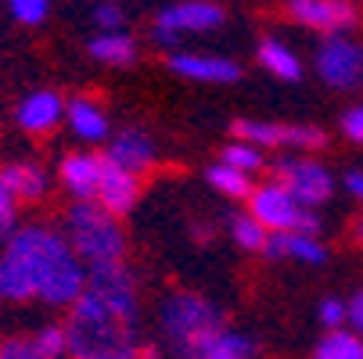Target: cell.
I'll return each mask as SVG.
<instances>
[{
    "instance_id": "obj_1",
    "label": "cell",
    "mask_w": 363,
    "mask_h": 359,
    "mask_svg": "<svg viewBox=\"0 0 363 359\" xmlns=\"http://www.w3.org/2000/svg\"><path fill=\"white\" fill-rule=\"evenodd\" d=\"M137 277L119 266L86 270L83 295L69 305V359H137Z\"/></svg>"
},
{
    "instance_id": "obj_2",
    "label": "cell",
    "mask_w": 363,
    "mask_h": 359,
    "mask_svg": "<svg viewBox=\"0 0 363 359\" xmlns=\"http://www.w3.org/2000/svg\"><path fill=\"white\" fill-rule=\"evenodd\" d=\"M0 280L8 302L69 309L86 287V266L76 259L65 234L50 227H18L0 255Z\"/></svg>"
},
{
    "instance_id": "obj_3",
    "label": "cell",
    "mask_w": 363,
    "mask_h": 359,
    "mask_svg": "<svg viewBox=\"0 0 363 359\" xmlns=\"http://www.w3.org/2000/svg\"><path fill=\"white\" fill-rule=\"evenodd\" d=\"M159 327L177 359H201L227 324L209 298L194 291H173L159 305Z\"/></svg>"
},
{
    "instance_id": "obj_4",
    "label": "cell",
    "mask_w": 363,
    "mask_h": 359,
    "mask_svg": "<svg viewBox=\"0 0 363 359\" xmlns=\"http://www.w3.org/2000/svg\"><path fill=\"white\" fill-rule=\"evenodd\" d=\"M65 241L86 270L126 263V234L123 223L105 212L97 201H76L65 212Z\"/></svg>"
},
{
    "instance_id": "obj_5",
    "label": "cell",
    "mask_w": 363,
    "mask_h": 359,
    "mask_svg": "<svg viewBox=\"0 0 363 359\" xmlns=\"http://www.w3.org/2000/svg\"><path fill=\"white\" fill-rule=\"evenodd\" d=\"M248 212L263 223L270 234H313L320 230V220L317 212L302 209V205L277 183V180H267L259 183L248 198Z\"/></svg>"
},
{
    "instance_id": "obj_6",
    "label": "cell",
    "mask_w": 363,
    "mask_h": 359,
    "mask_svg": "<svg viewBox=\"0 0 363 359\" xmlns=\"http://www.w3.org/2000/svg\"><path fill=\"white\" fill-rule=\"evenodd\" d=\"M220 25H223L220 4H213V0H180V4H169L159 11L151 36L162 47H177L180 36H187V33H209Z\"/></svg>"
},
{
    "instance_id": "obj_7",
    "label": "cell",
    "mask_w": 363,
    "mask_h": 359,
    "mask_svg": "<svg viewBox=\"0 0 363 359\" xmlns=\"http://www.w3.org/2000/svg\"><path fill=\"white\" fill-rule=\"evenodd\" d=\"M274 180L309 212H313L317 205H324L331 198V190H335L331 173L320 162H313V159H281Z\"/></svg>"
},
{
    "instance_id": "obj_8",
    "label": "cell",
    "mask_w": 363,
    "mask_h": 359,
    "mask_svg": "<svg viewBox=\"0 0 363 359\" xmlns=\"http://www.w3.org/2000/svg\"><path fill=\"white\" fill-rule=\"evenodd\" d=\"M234 133L245 144L255 147H291V151H320L328 144L324 130L317 126H295V122H259V119H241L234 122Z\"/></svg>"
},
{
    "instance_id": "obj_9",
    "label": "cell",
    "mask_w": 363,
    "mask_h": 359,
    "mask_svg": "<svg viewBox=\"0 0 363 359\" xmlns=\"http://www.w3.org/2000/svg\"><path fill=\"white\" fill-rule=\"evenodd\" d=\"M317 72L335 90H352L363 79V47L349 36H328L317 47Z\"/></svg>"
},
{
    "instance_id": "obj_10",
    "label": "cell",
    "mask_w": 363,
    "mask_h": 359,
    "mask_svg": "<svg viewBox=\"0 0 363 359\" xmlns=\"http://www.w3.org/2000/svg\"><path fill=\"white\" fill-rule=\"evenodd\" d=\"M288 15L324 36H342L356 25V8L349 0H288Z\"/></svg>"
},
{
    "instance_id": "obj_11",
    "label": "cell",
    "mask_w": 363,
    "mask_h": 359,
    "mask_svg": "<svg viewBox=\"0 0 363 359\" xmlns=\"http://www.w3.org/2000/svg\"><path fill=\"white\" fill-rule=\"evenodd\" d=\"M65 122V101L55 90H33L18 101L15 108V126L29 137H47Z\"/></svg>"
},
{
    "instance_id": "obj_12",
    "label": "cell",
    "mask_w": 363,
    "mask_h": 359,
    "mask_svg": "<svg viewBox=\"0 0 363 359\" xmlns=\"http://www.w3.org/2000/svg\"><path fill=\"white\" fill-rule=\"evenodd\" d=\"M101 176H105V155L97 151H69L58 166V180L76 201H97Z\"/></svg>"
},
{
    "instance_id": "obj_13",
    "label": "cell",
    "mask_w": 363,
    "mask_h": 359,
    "mask_svg": "<svg viewBox=\"0 0 363 359\" xmlns=\"http://www.w3.org/2000/svg\"><path fill=\"white\" fill-rule=\"evenodd\" d=\"M105 159H108L112 166H119V169L140 176V173H147V169L155 166V144H151V137H147L144 130L126 126V130H119V133L108 137Z\"/></svg>"
},
{
    "instance_id": "obj_14",
    "label": "cell",
    "mask_w": 363,
    "mask_h": 359,
    "mask_svg": "<svg viewBox=\"0 0 363 359\" xmlns=\"http://www.w3.org/2000/svg\"><path fill=\"white\" fill-rule=\"evenodd\" d=\"M65 126L83 144H108V137H112L108 112L101 108L94 97H72V101H65Z\"/></svg>"
},
{
    "instance_id": "obj_15",
    "label": "cell",
    "mask_w": 363,
    "mask_h": 359,
    "mask_svg": "<svg viewBox=\"0 0 363 359\" xmlns=\"http://www.w3.org/2000/svg\"><path fill=\"white\" fill-rule=\"evenodd\" d=\"M137 198H140V176H133V173H126V169H119L105 159V176H101L97 205L105 212H112L116 220H123V216L133 212Z\"/></svg>"
},
{
    "instance_id": "obj_16",
    "label": "cell",
    "mask_w": 363,
    "mask_h": 359,
    "mask_svg": "<svg viewBox=\"0 0 363 359\" xmlns=\"http://www.w3.org/2000/svg\"><path fill=\"white\" fill-rule=\"evenodd\" d=\"M169 69L184 79H194V83H234L241 76L238 62L230 58H213V55H187V50H180V55L169 58Z\"/></svg>"
},
{
    "instance_id": "obj_17",
    "label": "cell",
    "mask_w": 363,
    "mask_h": 359,
    "mask_svg": "<svg viewBox=\"0 0 363 359\" xmlns=\"http://www.w3.org/2000/svg\"><path fill=\"white\" fill-rule=\"evenodd\" d=\"M0 183H4L18 205L22 201H40L47 194V169L40 162H29V159H15V162H4L0 166Z\"/></svg>"
},
{
    "instance_id": "obj_18",
    "label": "cell",
    "mask_w": 363,
    "mask_h": 359,
    "mask_svg": "<svg viewBox=\"0 0 363 359\" xmlns=\"http://www.w3.org/2000/svg\"><path fill=\"white\" fill-rule=\"evenodd\" d=\"M263 251L270 259H295V263H306V266H320L328 259V248L313 234H270Z\"/></svg>"
},
{
    "instance_id": "obj_19",
    "label": "cell",
    "mask_w": 363,
    "mask_h": 359,
    "mask_svg": "<svg viewBox=\"0 0 363 359\" xmlns=\"http://www.w3.org/2000/svg\"><path fill=\"white\" fill-rule=\"evenodd\" d=\"M90 58L94 62H105V65H130L137 62V40L123 29H112V33H97L90 43Z\"/></svg>"
},
{
    "instance_id": "obj_20",
    "label": "cell",
    "mask_w": 363,
    "mask_h": 359,
    "mask_svg": "<svg viewBox=\"0 0 363 359\" xmlns=\"http://www.w3.org/2000/svg\"><path fill=\"white\" fill-rule=\"evenodd\" d=\"M259 65H263L270 76L284 79V83H295L302 76V62L295 58V50L281 40H263L259 43Z\"/></svg>"
},
{
    "instance_id": "obj_21",
    "label": "cell",
    "mask_w": 363,
    "mask_h": 359,
    "mask_svg": "<svg viewBox=\"0 0 363 359\" xmlns=\"http://www.w3.org/2000/svg\"><path fill=\"white\" fill-rule=\"evenodd\" d=\"M313 359H363V338L352 334L349 327L328 331V334L317 341Z\"/></svg>"
},
{
    "instance_id": "obj_22",
    "label": "cell",
    "mask_w": 363,
    "mask_h": 359,
    "mask_svg": "<svg viewBox=\"0 0 363 359\" xmlns=\"http://www.w3.org/2000/svg\"><path fill=\"white\" fill-rule=\"evenodd\" d=\"M209 183L220 190V194H227V198H252V190H255V183H252V176L248 173H241V169H234V166H227V162H216L209 173Z\"/></svg>"
},
{
    "instance_id": "obj_23",
    "label": "cell",
    "mask_w": 363,
    "mask_h": 359,
    "mask_svg": "<svg viewBox=\"0 0 363 359\" xmlns=\"http://www.w3.org/2000/svg\"><path fill=\"white\" fill-rule=\"evenodd\" d=\"M230 237H234V244L245 248V251H263L270 230L259 223L252 212H234V216H230Z\"/></svg>"
},
{
    "instance_id": "obj_24",
    "label": "cell",
    "mask_w": 363,
    "mask_h": 359,
    "mask_svg": "<svg viewBox=\"0 0 363 359\" xmlns=\"http://www.w3.org/2000/svg\"><path fill=\"white\" fill-rule=\"evenodd\" d=\"M252 352H255V345H252L248 334L223 327V331L216 334V341L209 345V352H205L201 359H252Z\"/></svg>"
},
{
    "instance_id": "obj_25",
    "label": "cell",
    "mask_w": 363,
    "mask_h": 359,
    "mask_svg": "<svg viewBox=\"0 0 363 359\" xmlns=\"http://www.w3.org/2000/svg\"><path fill=\"white\" fill-rule=\"evenodd\" d=\"M29 338L47 359H69V331H65V324H40Z\"/></svg>"
},
{
    "instance_id": "obj_26",
    "label": "cell",
    "mask_w": 363,
    "mask_h": 359,
    "mask_svg": "<svg viewBox=\"0 0 363 359\" xmlns=\"http://www.w3.org/2000/svg\"><path fill=\"white\" fill-rule=\"evenodd\" d=\"M220 162H227V166H234V169H241V173H248V176H252L255 169H263V166H267V155H263V147L245 144V140H234V144H227V147H223Z\"/></svg>"
},
{
    "instance_id": "obj_27",
    "label": "cell",
    "mask_w": 363,
    "mask_h": 359,
    "mask_svg": "<svg viewBox=\"0 0 363 359\" xmlns=\"http://www.w3.org/2000/svg\"><path fill=\"white\" fill-rule=\"evenodd\" d=\"M18 230V198L0 183V237H11Z\"/></svg>"
},
{
    "instance_id": "obj_28",
    "label": "cell",
    "mask_w": 363,
    "mask_h": 359,
    "mask_svg": "<svg viewBox=\"0 0 363 359\" xmlns=\"http://www.w3.org/2000/svg\"><path fill=\"white\" fill-rule=\"evenodd\" d=\"M50 11V0H11V15L22 25H40Z\"/></svg>"
},
{
    "instance_id": "obj_29",
    "label": "cell",
    "mask_w": 363,
    "mask_h": 359,
    "mask_svg": "<svg viewBox=\"0 0 363 359\" xmlns=\"http://www.w3.org/2000/svg\"><path fill=\"white\" fill-rule=\"evenodd\" d=\"M0 359H47L36 345H33V338L26 334H18V338H4L0 341Z\"/></svg>"
},
{
    "instance_id": "obj_30",
    "label": "cell",
    "mask_w": 363,
    "mask_h": 359,
    "mask_svg": "<svg viewBox=\"0 0 363 359\" xmlns=\"http://www.w3.org/2000/svg\"><path fill=\"white\" fill-rule=\"evenodd\" d=\"M94 22L101 33H112V29H123V8L116 4V0H101V4L94 8Z\"/></svg>"
},
{
    "instance_id": "obj_31",
    "label": "cell",
    "mask_w": 363,
    "mask_h": 359,
    "mask_svg": "<svg viewBox=\"0 0 363 359\" xmlns=\"http://www.w3.org/2000/svg\"><path fill=\"white\" fill-rule=\"evenodd\" d=\"M317 317H320V324H324L328 331H342V327H345V302H342V298H324L320 309H317Z\"/></svg>"
},
{
    "instance_id": "obj_32",
    "label": "cell",
    "mask_w": 363,
    "mask_h": 359,
    "mask_svg": "<svg viewBox=\"0 0 363 359\" xmlns=\"http://www.w3.org/2000/svg\"><path fill=\"white\" fill-rule=\"evenodd\" d=\"M342 133H345L352 144H363V105H356V108H349V112L342 115Z\"/></svg>"
},
{
    "instance_id": "obj_33",
    "label": "cell",
    "mask_w": 363,
    "mask_h": 359,
    "mask_svg": "<svg viewBox=\"0 0 363 359\" xmlns=\"http://www.w3.org/2000/svg\"><path fill=\"white\" fill-rule=\"evenodd\" d=\"M345 327L363 338V291H356V295L345 302Z\"/></svg>"
},
{
    "instance_id": "obj_34",
    "label": "cell",
    "mask_w": 363,
    "mask_h": 359,
    "mask_svg": "<svg viewBox=\"0 0 363 359\" xmlns=\"http://www.w3.org/2000/svg\"><path fill=\"white\" fill-rule=\"evenodd\" d=\"M345 187H349L356 198H363V173H349V176H345Z\"/></svg>"
},
{
    "instance_id": "obj_35",
    "label": "cell",
    "mask_w": 363,
    "mask_h": 359,
    "mask_svg": "<svg viewBox=\"0 0 363 359\" xmlns=\"http://www.w3.org/2000/svg\"><path fill=\"white\" fill-rule=\"evenodd\" d=\"M162 352H159V345H140V355L137 359H159Z\"/></svg>"
},
{
    "instance_id": "obj_36",
    "label": "cell",
    "mask_w": 363,
    "mask_h": 359,
    "mask_svg": "<svg viewBox=\"0 0 363 359\" xmlns=\"http://www.w3.org/2000/svg\"><path fill=\"white\" fill-rule=\"evenodd\" d=\"M209 234H213L209 227H194V237H198V241H209Z\"/></svg>"
},
{
    "instance_id": "obj_37",
    "label": "cell",
    "mask_w": 363,
    "mask_h": 359,
    "mask_svg": "<svg viewBox=\"0 0 363 359\" xmlns=\"http://www.w3.org/2000/svg\"><path fill=\"white\" fill-rule=\"evenodd\" d=\"M356 241H363V220L356 223Z\"/></svg>"
},
{
    "instance_id": "obj_38",
    "label": "cell",
    "mask_w": 363,
    "mask_h": 359,
    "mask_svg": "<svg viewBox=\"0 0 363 359\" xmlns=\"http://www.w3.org/2000/svg\"><path fill=\"white\" fill-rule=\"evenodd\" d=\"M8 302V295H4V280H0V305H4Z\"/></svg>"
}]
</instances>
